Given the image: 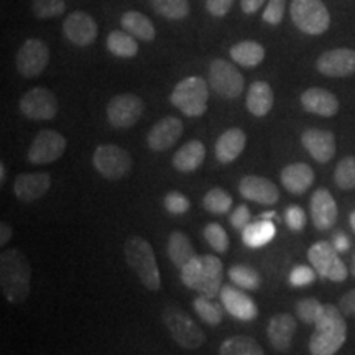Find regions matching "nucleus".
<instances>
[{
    "label": "nucleus",
    "mask_w": 355,
    "mask_h": 355,
    "mask_svg": "<svg viewBox=\"0 0 355 355\" xmlns=\"http://www.w3.org/2000/svg\"><path fill=\"white\" fill-rule=\"evenodd\" d=\"M32 266L17 248H7L0 254V288L8 303L24 304L30 295Z\"/></svg>",
    "instance_id": "nucleus-1"
},
{
    "label": "nucleus",
    "mask_w": 355,
    "mask_h": 355,
    "mask_svg": "<svg viewBox=\"0 0 355 355\" xmlns=\"http://www.w3.org/2000/svg\"><path fill=\"white\" fill-rule=\"evenodd\" d=\"M347 339V324L339 306L324 304L309 339L311 355H336Z\"/></svg>",
    "instance_id": "nucleus-2"
},
{
    "label": "nucleus",
    "mask_w": 355,
    "mask_h": 355,
    "mask_svg": "<svg viewBox=\"0 0 355 355\" xmlns=\"http://www.w3.org/2000/svg\"><path fill=\"white\" fill-rule=\"evenodd\" d=\"M123 254H125L128 266L139 277L140 283L146 290L158 291L162 288V277H159L157 257H155V252L148 241L139 237V235H132L123 245Z\"/></svg>",
    "instance_id": "nucleus-3"
},
{
    "label": "nucleus",
    "mask_w": 355,
    "mask_h": 355,
    "mask_svg": "<svg viewBox=\"0 0 355 355\" xmlns=\"http://www.w3.org/2000/svg\"><path fill=\"white\" fill-rule=\"evenodd\" d=\"M209 87L199 76H189L180 81L173 89L170 101L176 109L188 117H201L207 110Z\"/></svg>",
    "instance_id": "nucleus-4"
},
{
    "label": "nucleus",
    "mask_w": 355,
    "mask_h": 355,
    "mask_svg": "<svg viewBox=\"0 0 355 355\" xmlns=\"http://www.w3.org/2000/svg\"><path fill=\"white\" fill-rule=\"evenodd\" d=\"M162 316L173 340L183 349L196 350L206 343V334H204L201 327L181 308L168 306V308L163 309Z\"/></svg>",
    "instance_id": "nucleus-5"
},
{
    "label": "nucleus",
    "mask_w": 355,
    "mask_h": 355,
    "mask_svg": "<svg viewBox=\"0 0 355 355\" xmlns=\"http://www.w3.org/2000/svg\"><path fill=\"white\" fill-rule=\"evenodd\" d=\"M290 15L301 32L306 35H322L331 25V15L322 0H293Z\"/></svg>",
    "instance_id": "nucleus-6"
},
{
    "label": "nucleus",
    "mask_w": 355,
    "mask_h": 355,
    "mask_svg": "<svg viewBox=\"0 0 355 355\" xmlns=\"http://www.w3.org/2000/svg\"><path fill=\"white\" fill-rule=\"evenodd\" d=\"M308 259L321 278L334 283H343L349 277V268L345 266L339 252L332 245V242H316L308 250Z\"/></svg>",
    "instance_id": "nucleus-7"
},
{
    "label": "nucleus",
    "mask_w": 355,
    "mask_h": 355,
    "mask_svg": "<svg viewBox=\"0 0 355 355\" xmlns=\"http://www.w3.org/2000/svg\"><path fill=\"white\" fill-rule=\"evenodd\" d=\"M94 168L105 180L119 181L125 178L132 170V157L127 150L119 145L104 144L96 148L92 157Z\"/></svg>",
    "instance_id": "nucleus-8"
},
{
    "label": "nucleus",
    "mask_w": 355,
    "mask_h": 355,
    "mask_svg": "<svg viewBox=\"0 0 355 355\" xmlns=\"http://www.w3.org/2000/svg\"><path fill=\"white\" fill-rule=\"evenodd\" d=\"M209 86L224 99H237L243 92L245 79L229 61L214 60L209 66Z\"/></svg>",
    "instance_id": "nucleus-9"
},
{
    "label": "nucleus",
    "mask_w": 355,
    "mask_h": 355,
    "mask_svg": "<svg viewBox=\"0 0 355 355\" xmlns=\"http://www.w3.org/2000/svg\"><path fill=\"white\" fill-rule=\"evenodd\" d=\"M144 114V101L135 94H117L107 105V121L114 128H130Z\"/></svg>",
    "instance_id": "nucleus-10"
},
{
    "label": "nucleus",
    "mask_w": 355,
    "mask_h": 355,
    "mask_svg": "<svg viewBox=\"0 0 355 355\" xmlns=\"http://www.w3.org/2000/svg\"><path fill=\"white\" fill-rule=\"evenodd\" d=\"M20 112L30 121H51L58 114V101L50 89L33 87L20 99Z\"/></svg>",
    "instance_id": "nucleus-11"
},
{
    "label": "nucleus",
    "mask_w": 355,
    "mask_h": 355,
    "mask_svg": "<svg viewBox=\"0 0 355 355\" xmlns=\"http://www.w3.org/2000/svg\"><path fill=\"white\" fill-rule=\"evenodd\" d=\"M50 63V51L42 40L28 38L17 53V69L21 76L37 78Z\"/></svg>",
    "instance_id": "nucleus-12"
},
{
    "label": "nucleus",
    "mask_w": 355,
    "mask_h": 355,
    "mask_svg": "<svg viewBox=\"0 0 355 355\" xmlns=\"http://www.w3.org/2000/svg\"><path fill=\"white\" fill-rule=\"evenodd\" d=\"M66 150V139L56 130L38 132L28 150V162L33 165H48L63 157Z\"/></svg>",
    "instance_id": "nucleus-13"
},
{
    "label": "nucleus",
    "mask_w": 355,
    "mask_h": 355,
    "mask_svg": "<svg viewBox=\"0 0 355 355\" xmlns=\"http://www.w3.org/2000/svg\"><path fill=\"white\" fill-rule=\"evenodd\" d=\"M316 68L327 78H349L355 74V50L336 48L318 58Z\"/></svg>",
    "instance_id": "nucleus-14"
},
{
    "label": "nucleus",
    "mask_w": 355,
    "mask_h": 355,
    "mask_svg": "<svg viewBox=\"0 0 355 355\" xmlns=\"http://www.w3.org/2000/svg\"><path fill=\"white\" fill-rule=\"evenodd\" d=\"M219 296L224 309L239 321H254L259 316V308H257L255 301L237 288L224 285L220 288Z\"/></svg>",
    "instance_id": "nucleus-15"
},
{
    "label": "nucleus",
    "mask_w": 355,
    "mask_h": 355,
    "mask_svg": "<svg viewBox=\"0 0 355 355\" xmlns=\"http://www.w3.org/2000/svg\"><path fill=\"white\" fill-rule=\"evenodd\" d=\"M311 220L318 230H327L334 227L337 220V204L336 199L326 188H319L313 193L309 202Z\"/></svg>",
    "instance_id": "nucleus-16"
},
{
    "label": "nucleus",
    "mask_w": 355,
    "mask_h": 355,
    "mask_svg": "<svg viewBox=\"0 0 355 355\" xmlns=\"http://www.w3.org/2000/svg\"><path fill=\"white\" fill-rule=\"evenodd\" d=\"M183 135V122L178 117H168L158 121L146 135V144L153 152H166Z\"/></svg>",
    "instance_id": "nucleus-17"
},
{
    "label": "nucleus",
    "mask_w": 355,
    "mask_h": 355,
    "mask_svg": "<svg viewBox=\"0 0 355 355\" xmlns=\"http://www.w3.org/2000/svg\"><path fill=\"white\" fill-rule=\"evenodd\" d=\"M296 329H298V322L295 316L288 313L275 314L266 326V337H268L270 345L277 352H290Z\"/></svg>",
    "instance_id": "nucleus-18"
},
{
    "label": "nucleus",
    "mask_w": 355,
    "mask_h": 355,
    "mask_svg": "<svg viewBox=\"0 0 355 355\" xmlns=\"http://www.w3.org/2000/svg\"><path fill=\"white\" fill-rule=\"evenodd\" d=\"M63 32L76 46H89L97 38V24L86 12H73L64 20Z\"/></svg>",
    "instance_id": "nucleus-19"
},
{
    "label": "nucleus",
    "mask_w": 355,
    "mask_h": 355,
    "mask_svg": "<svg viewBox=\"0 0 355 355\" xmlns=\"http://www.w3.org/2000/svg\"><path fill=\"white\" fill-rule=\"evenodd\" d=\"M301 144L318 163H327L336 155V137L322 128H308L301 135Z\"/></svg>",
    "instance_id": "nucleus-20"
},
{
    "label": "nucleus",
    "mask_w": 355,
    "mask_h": 355,
    "mask_svg": "<svg viewBox=\"0 0 355 355\" xmlns=\"http://www.w3.org/2000/svg\"><path fill=\"white\" fill-rule=\"evenodd\" d=\"M51 186V176L48 173H21L15 178L13 194L21 202H33L43 198Z\"/></svg>",
    "instance_id": "nucleus-21"
},
{
    "label": "nucleus",
    "mask_w": 355,
    "mask_h": 355,
    "mask_svg": "<svg viewBox=\"0 0 355 355\" xmlns=\"http://www.w3.org/2000/svg\"><path fill=\"white\" fill-rule=\"evenodd\" d=\"M239 193L247 201H254L257 204H263V206H270V204L278 202L279 191L277 184L266 180L263 176H245L239 184Z\"/></svg>",
    "instance_id": "nucleus-22"
},
{
    "label": "nucleus",
    "mask_w": 355,
    "mask_h": 355,
    "mask_svg": "<svg viewBox=\"0 0 355 355\" xmlns=\"http://www.w3.org/2000/svg\"><path fill=\"white\" fill-rule=\"evenodd\" d=\"M222 277H224V266H222V261L214 255H204L201 273H199L194 291H198L199 295L206 296V298L209 300L216 298L220 293Z\"/></svg>",
    "instance_id": "nucleus-23"
},
{
    "label": "nucleus",
    "mask_w": 355,
    "mask_h": 355,
    "mask_svg": "<svg viewBox=\"0 0 355 355\" xmlns=\"http://www.w3.org/2000/svg\"><path fill=\"white\" fill-rule=\"evenodd\" d=\"M301 105L306 112L334 117L339 112V101L331 91L322 87H309L301 94Z\"/></svg>",
    "instance_id": "nucleus-24"
},
{
    "label": "nucleus",
    "mask_w": 355,
    "mask_h": 355,
    "mask_svg": "<svg viewBox=\"0 0 355 355\" xmlns=\"http://www.w3.org/2000/svg\"><path fill=\"white\" fill-rule=\"evenodd\" d=\"M279 180H282L283 188L288 193L295 194V196H301L313 186L314 171L306 163H291V165L283 168Z\"/></svg>",
    "instance_id": "nucleus-25"
},
{
    "label": "nucleus",
    "mask_w": 355,
    "mask_h": 355,
    "mask_svg": "<svg viewBox=\"0 0 355 355\" xmlns=\"http://www.w3.org/2000/svg\"><path fill=\"white\" fill-rule=\"evenodd\" d=\"M247 145V135L241 128H229L216 141V157L220 163L227 165L241 157Z\"/></svg>",
    "instance_id": "nucleus-26"
},
{
    "label": "nucleus",
    "mask_w": 355,
    "mask_h": 355,
    "mask_svg": "<svg viewBox=\"0 0 355 355\" xmlns=\"http://www.w3.org/2000/svg\"><path fill=\"white\" fill-rule=\"evenodd\" d=\"M206 158V146L202 141L191 140L173 155V166L180 173H193L202 165Z\"/></svg>",
    "instance_id": "nucleus-27"
},
{
    "label": "nucleus",
    "mask_w": 355,
    "mask_h": 355,
    "mask_svg": "<svg viewBox=\"0 0 355 355\" xmlns=\"http://www.w3.org/2000/svg\"><path fill=\"white\" fill-rule=\"evenodd\" d=\"M273 101V89L265 81H255L247 92V109L255 117H265L272 110Z\"/></svg>",
    "instance_id": "nucleus-28"
},
{
    "label": "nucleus",
    "mask_w": 355,
    "mask_h": 355,
    "mask_svg": "<svg viewBox=\"0 0 355 355\" xmlns=\"http://www.w3.org/2000/svg\"><path fill=\"white\" fill-rule=\"evenodd\" d=\"M277 235V227L270 219H261L250 222L245 229L242 230V241L247 247L260 248L270 243Z\"/></svg>",
    "instance_id": "nucleus-29"
},
{
    "label": "nucleus",
    "mask_w": 355,
    "mask_h": 355,
    "mask_svg": "<svg viewBox=\"0 0 355 355\" xmlns=\"http://www.w3.org/2000/svg\"><path fill=\"white\" fill-rule=\"evenodd\" d=\"M166 254L170 257L171 263L178 266V268H183L188 261L193 259L194 248L191 245L189 237L181 230H175L168 237V245H166Z\"/></svg>",
    "instance_id": "nucleus-30"
},
{
    "label": "nucleus",
    "mask_w": 355,
    "mask_h": 355,
    "mask_svg": "<svg viewBox=\"0 0 355 355\" xmlns=\"http://www.w3.org/2000/svg\"><path fill=\"white\" fill-rule=\"evenodd\" d=\"M121 24L127 33L141 40V42H153L157 37L153 24L140 12H125L122 15Z\"/></svg>",
    "instance_id": "nucleus-31"
},
{
    "label": "nucleus",
    "mask_w": 355,
    "mask_h": 355,
    "mask_svg": "<svg viewBox=\"0 0 355 355\" xmlns=\"http://www.w3.org/2000/svg\"><path fill=\"white\" fill-rule=\"evenodd\" d=\"M230 58L243 68H255L265 60V48L257 42H241L230 48Z\"/></svg>",
    "instance_id": "nucleus-32"
},
{
    "label": "nucleus",
    "mask_w": 355,
    "mask_h": 355,
    "mask_svg": "<svg viewBox=\"0 0 355 355\" xmlns=\"http://www.w3.org/2000/svg\"><path fill=\"white\" fill-rule=\"evenodd\" d=\"M219 355H265L254 337L232 336L220 344Z\"/></svg>",
    "instance_id": "nucleus-33"
},
{
    "label": "nucleus",
    "mask_w": 355,
    "mask_h": 355,
    "mask_svg": "<svg viewBox=\"0 0 355 355\" xmlns=\"http://www.w3.org/2000/svg\"><path fill=\"white\" fill-rule=\"evenodd\" d=\"M107 50L114 56L119 58H133L139 53V43L135 42V37L127 33L125 30H114L107 37Z\"/></svg>",
    "instance_id": "nucleus-34"
},
{
    "label": "nucleus",
    "mask_w": 355,
    "mask_h": 355,
    "mask_svg": "<svg viewBox=\"0 0 355 355\" xmlns=\"http://www.w3.org/2000/svg\"><path fill=\"white\" fill-rule=\"evenodd\" d=\"M229 278L235 286L247 291L259 290L261 285V277L255 268L247 265H234L229 268Z\"/></svg>",
    "instance_id": "nucleus-35"
},
{
    "label": "nucleus",
    "mask_w": 355,
    "mask_h": 355,
    "mask_svg": "<svg viewBox=\"0 0 355 355\" xmlns=\"http://www.w3.org/2000/svg\"><path fill=\"white\" fill-rule=\"evenodd\" d=\"M232 196L222 188H212L202 199V207L214 216H224L232 207Z\"/></svg>",
    "instance_id": "nucleus-36"
},
{
    "label": "nucleus",
    "mask_w": 355,
    "mask_h": 355,
    "mask_svg": "<svg viewBox=\"0 0 355 355\" xmlns=\"http://www.w3.org/2000/svg\"><path fill=\"white\" fill-rule=\"evenodd\" d=\"M194 311L199 318L202 319L207 326H219L224 319V306L212 303L209 298L199 295L196 300H194Z\"/></svg>",
    "instance_id": "nucleus-37"
},
{
    "label": "nucleus",
    "mask_w": 355,
    "mask_h": 355,
    "mask_svg": "<svg viewBox=\"0 0 355 355\" xmlns=\"http://www.w3.org/2000/svg\"><path fill=\"white\" fill-rule=\"evenodd\" d=\"M155 12L170 20L186 19L189 13L188 0H150Z\"/></svg>",
    "instance_id": "nucleus-38"
},
{
    "label": "nucleus",
    "mask_w": 355,
    "mask_h": 355,
    "mask_svg": "<svg viewBox=\"0 0 355 355\" xmlns=\"http://www.w3.org/2000/svg\"><path fill=\"white\" fill-rule=\"evenodd\" d=\"M334 183L337 188L355 189V157H345L337 163L334 170Z\"/></svg>",
    "instance_id": "nucleus-39"
},
{
    "label": "nucleus",
    "mask_w": 355,
    "mask_h": 355,
    "mask_svg": "<svg viewBox=\"0 0 355 355\" xmlns=\"http://www.w3.org/2000/svg\"><path fill=\"white\" fill-rule=\"evenodd\" d=\"M296 316L304 324H316L318 318L321 316L324 304L319 303L316 298H303L295 306Z\"/></svg>",
    "instance_id": "nucleus-40"
},
{
    "label": "nucleus",
    "mask_w": 355,
    "mask_h": 355,
    "mask_svg": "<svg viewBox=\"0 0 355 355\" xmlns=\"http://www.w3.org/2000/svg\"><path fill=\"white\" fill-rule=\"evenodd\" d=\"M204 239L217 254H225L229 250L227 232L219 224H207L206 229H204Z\"/></svg>",
    "instance_id": "nucleus-41"
},
{
    "label": "nucleus",
    "mask_w": 355,
    "mask_h": 355,
    "mask_svg": "<svg viewBox=\"0 0 355 355\" xmlns=\"http://www.w3.org/2000/svg\"><path fill=\"white\" fill-rule=\"evenodd\" d=\"M32 10L38 19H53L66 10L64 0H32Z\"/></svg>",
    "instance_id": "nucleus-42"
},
{
    "label": "nucleus",
    "mask_w": 355,
    "mask_h": 355,
    "mask_svg": "<svg viewBox=\"0 0 355 355\" xmlns=\"http://www.w3.org/2000/svg\"><path fill=\"white\" fill-rule=\"evenodd\" d=\"M316 270L313 266L308 265H296L293 266V270L290 272V283L291 286L296 288H303V286H309L316 282Z\"/></svg>",
    "instance_id": "nucleus-43"
},
{
    "label": "nucleus",
    "mask_w": 355,
    "mask_h": 355,
    "mask_svg": "<svg viewBox=\"0 0 355 355\" xmlns=\"http://www.w3.org/2000/svg\"><path fill=\"white\" fill-rule=\"evenodd\" d=\"M163 206L165 209L173 216H183L189 211V199L184 196L180 191H171L165 196V201H163Z\"/></svg>",
    "instance_id": "nucleus-44"
},
{
    "label": "nucleus",
    "mask_w": 355,
    "mask_h": 355,
    "mask_svg": "<svg viewBox=\"0 0 355 355\" xmlns=\"http://www.w3.org/2000/svg\"><path fill=\"white\" fill-rule=\"evenodd\" d=\"M201 265H202V257L194 255L183 268H181V282L184 283V286L194 290L196 288L199 273H201Z\"/></svg>",
    "instance_id": "nucleus-45"
},
{
    "label": "nucleus",
    "mask_w": 355,
    "mask_h": 355,
    "mask_svg": "<svg viewBox=\"0 0 355 355\" xmlns=\"http://www.w3.org/2000/svg\"><path fill=\"white\" fill-rule=\"evenodd\" d=\"M285 6L286 0H268V6H266L261 19H263L265 24L273 26L279 25L283 20V15H285Z\"/></svg>",
    "instance_id": "nucleus-46"
},
{
    "label": "nucleus",
    "mask_w": 355,
    "mask_h": 355,
    "mask_svg": "<svg viewBox=\"0 0 355 355\" xmlns=\"http://www.w3.org/2000/svg\"><path fill=\"white\" fill-rule=\"evenodd\" d=\"M285 222L293 232H300L306 225V212L300 206H288L285 211Z\"/></svg>",
    "instance_id": "nucleus-47"
},
{
    "label": "nucleus",
    "mask_w": 355,
    "mask_h": 355,
    "mask_svg": "<svg viewBox=\"0 0 355 355\" xmlns=\"http://www.w3.org/2000/svg\"><path fill=\"white\" fill-rule=\"evenodd\" d=\"M250 219H252L250 209H248L245 204H241V206L235 207L232 214H230L229 222H230V225H232L234 229L243 230L248 224H250Z\"/></svg>",
    "instance_id": "nucleus-48"
},
{
    "label": "nucleus",
    "mask_w": 355,
    "mask_h": 355,
    "mask_svg": "<svg viewBox=\"0 0 355 355\" xmlns=\"http://www.w3.org/2000/svg\"><path fill=\"white\" fill-rule=\"evenodd\" d=\"M234 0H206V8L212 17H224L230 10Z\"/></svg>",
    "instance_id": "nucleus-49"
},
{
    "label": "nucleus",
    "mask_w": 355,
    "mask_h": 355,
    "mask_svg": "<svg viewBox=\"0 0 355 355\" xmlns=\"http://www.w3.org/2000/svg\"><path fill=\"white\" fill-rule=\"evenodd\" d=\"M339 309L343 311L344 316H355V288L340 298Z\"/></svg>",
    "instance_id": "nucleus-50"
},
{
    "label": "nucleus",
    "mask_w": 355,
    "mask_h": 355,
    "mask_svg": "<svg viewBox=\"0 0 355 355\" xmlns=\"http://www.w3.org/2000/svg\"><path fill=\"white\" fill-rule=\"evenodd\" d=\"M332 245L336 247V250L339 252V254H345V252H349L350 245H352V242H350V239L345 235V232H336L332 235Z\"/></svg>",
    "instance_id": "nucleus-51"
},
{
    "label": "nucleus",
    "mask_w": 355,
    "mask_h": 355,
    "mask_svg": "<svg viewBox=\"0 0 355 355\" xmlns=\"http://www.w3.org/2000/svg\"><path fill=\"white\" fill-rule=\"evenodd\" d=\"M265 0H242L241 2V7L243 13H248V15H252V13H255L259 8L263 6Z\"/></svg>",
    "instance_id": "nucleus-52"
},
{
    "label": "nucleus",
    "mask_w": 355,
    "mask_h": 355,
    "mask_svg": "<svg viewBox=\"0 0 355 355\" xmlns=\"http://www.w3.org/2000/svg\"><path fill=\"white\" fill-rule=\"evenodd\" d=\"M12 239V227L8 224H6V222H2L0 224V245L6 247L7 242H10Z\"/></svg>",
    "instance_id": "nucleus-53"
},
{
    "label": "nucleus",
    "mask_w": 355,
    "mask_h": 355,
    "mask_svg": "<svg viewBox=\"0 0 355 355\" xmlns=\"http://www.w3.org/2000/svg\"><path fill=\"white\" fill-rule=\"evenodd\" d=\"M6 180H7L6 163H0V184H6Z\"/></svg>",
    "instance_id": "nucleus-54"
},
{
    "label": "nucleus",
    "mask_w": 355,
    "mask_h": 355,
    "mask_svg": "<svg viewBox=\"0 0 355 355\" xmlns=\"http://www.w3.org/2000/svg\"><path fill=\"white\" fill-rule=\"evenodd\" d=\"M350 273L355 277V252L352 254V259H350Z\"/></svg>",
    "instance_id": "nucleus-55"
},
{
    "label": "nucleus",
    "mask_w": 355,
    "mask_h": 355,
    "mask_svg": "<svg viewBox=\"0 0 355 355\" xmlns=\"http://www.w3.org/2000/svg\"><path fill=\"white\" fill-rule=\"evenodd\" d=\"M349 222H350V227H352V230H354V232H355V211L350 212Z\"/></svg>",
    "instance_id": "nucleus-56"
},
{
    "label": "nucleus",
    "mask_w": 355,
    "mask_h": 355,
    "mask_svg": "<svg viewBox=\"0 0 355 355\" xmlns=\"http://www.w3.org/2000/svg\"><path fill=\"white\" fill-rule=\"evenodd\" d=\"M261 217H263V219H272V217H275V212H263Z\"/></svg>",
    "instance_id": "nucleus-57"
}]
</instances>
